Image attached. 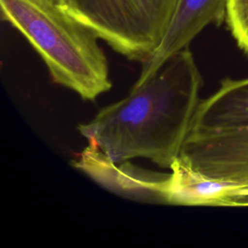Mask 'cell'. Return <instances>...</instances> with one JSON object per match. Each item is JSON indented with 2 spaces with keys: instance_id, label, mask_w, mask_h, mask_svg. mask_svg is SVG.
Returning <instances> with one entry per match:
<instances>
[{
  "instance_id": "8",
  "label": "cell",
  "mask_w": 248,
  "mask_h": 248,
  "mask_svg": "<svg viewBox=\"0 0 248 248\" xmlns=\"http://www.w3.org/2000/svg\"><path fill=\"white\" fill-rule=\"evenodd\" d=\"M246 128L248 78H226L213 94L200 101L189 131L222 132Z\"/></svg>"
},
{
  "instance_id": "5",
  "label": "cell",
  "mask_w": 248,
  "mask_h": 248,
  "mask_svg": "<svg viewBox=\"0 0 248 248\" xmlns=\"http://www.w3.org/2000/svg\"><path fill=\"white\" fill-rule=\"evenodd\" d=\"M179 158L207 176L242 185L248 198V128L189 131Z\"/></svg>"
},
{
  "instance_id": "11",
  "label": "cell",
  "mask_w": 248,
  "mask_h": 248,
  "mask_svg": "<svg viewBox=\"0 0 248 248\" xmlns=\"http://www.w3.org/2000/svg\"><path fill=\"white\" fill-rule=\"evenodd\" d=\"M237 206H248V202H244V201H242V202H238Z\"/></svg>"
},
{
  "instance_id": "7",
  "label": "cell",
  "mask_w": 248,
  "mask_h": 248,
  "mask_svg": "<svg viewBox=\"0 0 248 248\" xmlns=\"http://www.w3.org/2000/svg\"><path fill=\"white\" fill-rule=\"evenodd\" d=\"M168 202L187 206H237L247 198L242 185L207 176L178 158L170 167Z\"/></svg>"
},
{
  "instance_id": "10",
  "label": "cell",
  "mask_w": 248,
  "mask_h": 248,
  "mask_svg": "<svg viewBox=\"0 0 248 248\" xmlns=\"http://www.w3.org/2000/svg\"><path fill=\"white\" fill-rule=\"evenodd\" d=\"M48 1H50V2H52V3H54V4H56V5H59V6L64 7L67 0H48Z\"/></svg>"
},
{
  "instance_id": "4",
  "label": "cell",
  "mask_w": 248,
  "mask_h": 248,
  "mask_svg": "<svg viewBox=\"0 0 248 248\" xmlns=\"http://www.w3.org/2000/svg\"><path fill=\"white\" fill-rule=\"evenodd\" d=\"M72 165L120 197L140 202L169 204L170 173L141 169L129 161L113 162L91 143L76 156Z\"/></svg>"
},
{
  "instance_id": "2",
  "label": "cell",
  "mask_w": 248,
  "mask_h": 248,
  "mask_svg": "<svg viewBox=\"0 0 248 248\" xmlns=\"http://www.w3.org/2000/svg\"><path fill=\"white\" fill-rule=\"evenodd\" d=\"M3 17L42 57L54 82L85 101H94L111 86L107 57L98 36L48 0H0Z\"/></svg>"
},
{
  "instance_id": "3",
  "label": "cell",
  "mask_w": 248,
  "mask_h": 248,
  "mask_svg": "<svg viewBox=\"0 0 248 248\" xmlns=\"http://www.w3.org/2000/svg\"><path fill=\"white\" fill-rule=\"evenodd\" d=\"M176 0H67L65 10L129 60L144 63L162 41Z\"/></svg>"
},
{
  "instance_id": "1",
  "label": "cell",
  "mask_w": 248,
  "mask_h": 248,
  "mask_svg": "<svg viewBox=\"0 0 248 248\" xmlns=\"http://www.w3.org/2000/svg\"><path fill=\"white\" fill-rule=\"evenodd\" d=\"M202 85L195 58L184 48L78 130L113 162L144 158L170 169L180 156Z\"/></svg>"
},
{
  "instance_id": "9",
  "label": "cell",
  "mask_w": 248,
  "mask_h": 248,
  "mask_svg": "<svg viewBox=\"0 0 248 248\" xmlns=\"http://www.w3.org/2000/svg\"><path fill=\"white\" fill-rule=\"evenodd\" d=\"M225 19L238 47L248 54V0H228Z\"/></svg>"
},
{
  "instance_id": "6",
  "label": "cell",
  "mask_w": 248,
  "mask_h": 248,
  "mask_svg": "<svg viewBox=\"0 0 248 248\" xmlns=\"http://www.w3.org/2000/svg\"><path fill=\"white\" fill-rule=\"evenodd\" d=\"M227 2L228 0H176L162 41L151 57L142 63L141 72L135 83H141L170 56L187 48L207 25H219L226 18Z\"/></svg>"
}]
</instances>
